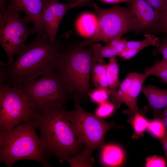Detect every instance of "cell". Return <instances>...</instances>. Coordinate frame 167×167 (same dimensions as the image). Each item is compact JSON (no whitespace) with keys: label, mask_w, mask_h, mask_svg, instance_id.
<instances>
[{"label":"cell","mask_w":167,"mask_h":167,"mask_svg":"<svg viewBox=\"0 0 167 167\" xmlns=\"http://www.w3.org/2000/svg\"><path fill=\"white\" fill-rule=\"evenodd\" d=\"M62 45L58 40L52 41L45 36H37L21 50L12 64L5 67V84L21 85L56 70Z\"/></svg>","instance_id":"cell-1"},{"label":"cell","mask_w":167,"mask_h":167,"mask_svg":"<svg viewBox=\"0 0 167 167\" xmlns=\"http://www.w3.org/2000/svg\"><path fill=\"white\" fill-rule=\"evenodd\" d=\"M71 113L63 105L41 113L33 120L40 132L45 156H56L60 162L63 158L75 155L84 148L71 124Z\"/></svg>","instance_id":"cell-2"},{"label":"cell","mask_w":167,"mask_h":167,"mask_svg":"<svg viewBox=\"0 0 167 167\" xmlns=\"http://www.w3.org/2000/svg\"><path fill=\"white\" fill-rule=\"evenodd\" d=\"M79 43L66 39L62 42L61 55L56 69L71 93L86 99L93 89L90 80L92 51L80 46Z\"/></svg>","instance_id":"cell-3"},{"label":"cell","mask_w":167,"mask_h":167,"mask_svg":"<svg viewBox=\"0 0 167 167\" xmlns=\"http://www.w3.org/2000/svg\"><path fill=\"white\" fill-rule=\"evenodd\" d=\"M33 120L18 125L10 130L0 131V161L7 167H11L22 160L34 161L44 167H50L36 133Z\"/></svg>","instance_id":"cell-4"},{"label":"cell","mask_w":167,"mask_h":167,"mask_svg":"<svg viewBox=\"0 0 167 167\" xmlns=\"http://www.w3.org/2000/svg\"><path fill=\"white\" fill-rule=\"evenodd\" d=\"M92 4L97 19V28L89 39L79 43L81 47L99 41L107 43L112 39L121 38L123 34L129 32L146 31L131 7L115 5L110 8L103 9L96 3L92 2Z\"/></svg>","instance_id":"cell-5"},{"label":"cell","mask_w":167,"mask_h":167,"mask_svg":"<svg viewBox=\"0 0 167 167\" xmlns=\"http://www.w3.org/2000/svg\"><path fill=\"white\" fill-rule=\"evenodd\" d=\"M20 86L29 103L41 113L63 106L73 96L56 70Z\"/></svg>","instance_id":"cell-6"},{"label":"cell","mask_w":167,"mask_h":167,"mask_svg":"<svg viewBox=\"0 0 167 167\" xmlns=\"http://www.w3.org/2000/svg\"><path fill=\"white\" fill-rule=\"evenodd\" d=\"M75 109L71 111L72 126L81 143L84 151L92 155L95 149L104 145L106 133L109 129L117 127L113 122H106L95 114L87 112L81 105L82 101L77 94H74Z\"/></svg>","instance_id":"cell-7"},{"label":"cell","mask_w":167,"mask_h":167,"mask_svg":"<svg viewBox=\"0 0 167 167\" xmlns=\"http://www.w3.org/2000/svg\"><path fill=\"white\" fill-rule=\"evenodd\" d=\"M41 113L28 102L20 85H0V130H10L23 122L36 118Z\"/></svg>","instance_id":"cell-8"},{"label":"cell","mask_w":167,"mask_h":167,"mask_svg":"<svg viewBox=\"0 0 167 167\" xmlns=\"http://www.w3.org/2000/svg\"><path fill=\"white\" fill-rule=\"evenodd\" d=\"M20 13L7 8L0 12V44L7 55V66L13 62L14 56L26 45L29 35L36 33L33 27L28 26L29 18L26 15L21 17Z\"/></svg>","instance_id":"cell-9"},{"label":"cell","mask_w":167,"mask_h":167,"mask_svg":"<svg viewBox=\"0 0 167 167\" xmlns=\"http://www.w3.org/2000/svg\"><path fill=\"white\" fill-rule=\"evenodd\" d=\"M72 4L60 3L55 0H46L43 5L42 24L46 36L52 41H56L58 30L61 20Z\"/></svg>","instance_id":"cell-10"},{"label":"cell","mask_w":167,"mask_h":167,"mask_svg":"<svg viewBox=\"0 0 167 167\" xmlns=\"http://www.w3.org/2000/svg\"><path fill=\"white\" fill-rule=\"evenodd\" d=\"M7 9L24 12L32 22L37 36H45L42 24L41 15L44 2L46 0H8Z\"/></svg>","instance_id":"cell-11"},{"label":"cell","mask_w":167,"mask_h":167,"mask_svg":"<svg viewBox=\"0 0 167 167\" xmlns=\"http://www.w3.org/2000/svg\"><path fill=\"white\" fill-rule=\"evenodd\" d=\"M131 8L145 31L154 32L160 19L154 9L144 0H131Z\"/></svg>","instance_id":"cell-12"},{"label":"cell","mask_w":167,"mask_h":167,"mask_svg":"<svg viewBox=\"0 0 167 167\" xmlns=\"http://www.w3.org/2000/svg\"><path fill=\"white\" fill-rule=\"evenodd\" d=\"M148 77L145 73L135 72V76L131 86L124 97L122 103L125 104L128 109L124 111V113L131 116L135 113L142 112L137 104L138 97L142 91L144 81Z\"/></svg>","instance_id":"cell-13"},{"label":"cell","mask_w":167,"mask_h":167,"mask_svg":"<svg viewBox=\"0 0 167 167\" xmlns=\"http://www.w3.org/2000/svg\"><path fill=\"white\" fill-rule=\"evenodd\" d=\"M142 92L150 107L155 111L167 107V88L161 89L149 84L143 87Z\"/></svg>","instance_id":"cell-14"},{"label":"cell","mask_w":167,"mask_h":167,"mask_svg":"<svg viewBox=\"0 0 167 167\" xmlns=\"http://www.w3.org/2000/svg\"><path fill=\"white\" fill-rule=\"evenodd\" d=\"M101 155L102 162L106 165L117 166L121 165L124 159L122 149L114 144L103 145Z\"/></svg>","instance_id":"cell-15"},{"label":"cell","mask_w":167,"mask_h":167,"mask_svg":"<svg viewBox=\"0 0 167 167\" xmlns=\"http://www.w3.org/2000/svg\"><path fill=\"white\" fill-rule=\"evenodd\" d=\"M76 28L81 35L86 37H91L95 33L97 26L96 15L89 13L82 14L76 22Z\"/></svg>","instance_id":"cell-16"},{"label":"cell","mask_w":167,"mask_h":167,"mask_svg":"<svg viewBox=\"0 0 167 167\" xmlns=\"http://www.w3.org/2000/svg\"><path fill=\"white\" fill-rule=\"evenodd\" d=\"M119 68L116 56L109 58L107 64L106 76L109 88L110 90V98L116 94L117 88L121 82L119 78Z\"/></svg>","instance_id":"cell-17"},{"label":"cell","mask_w":167,"mask_h":167,"mask_svg":"<svg viewBox=\"0 0 167 167\" xmlns=\"http://www.w3.org/2000/svg\"><path fill=\"white\" fill-rule=\"evenodd\" d=\"M104 60L92 63L91 79L95 88H109L106 76V66Z\"/></svg>","instance_id":"cell-18"},{"label":"cell","mask_w":167,"mask_h":167,"mask_svg":"<svg viewBox=\"0 0 167 167\" xmlns=\"http://www.w3.org/2000/svg\"><path fill=\"white\" fill-rule=\"evenodd\" d=\"M92 51V63L101 62L105 58H111L117 56L116 51L106 44L105 46L99 43H94L90 47Z\"/></svg>","instance_id":"cell-19"},{"label":"cell","mask_w":167,"mask_h":167,"mask_svg":"<svg viewBox=\"0 0 167 167\" xmlns=\"http://www.w3.org/2000/svg\"><path fill=\"white\" fill-rule=\"evenodd\" d=\"M144 73L148 77L153 75L159 78L163 83H167V61L161 60L155 62L150 67L146 68Z\"/></svg>","instance_id":"cell-20"},{"label":"cell","mask_w":167,"mask_h":167,"mask_svg":"<svg viewBox=\"0 0 167 167\" xmlns=\"http://www.w3.org/2000/svg\"><path fill=\"white\" fill-rule=\"evenodd\" d=\"M65 161H67L71 167H91L94 162L92 156L85 154L83 150L75 155L63 158L61 162Z\"/></svg>","instance_id":"cell-21"},{"label":"cell","mask_w":167,"mask_h":167,"mask_svg":"<svg viewBox=\"0 0 167 167\" xmlns=\"http://www.w3.org/2000/svg\"><path fill=\"white\" fill-rule=\"evenodd\" d=\"M144 36V39L141 41H127L126 47L139 49L141 51L146 47L150 46H156L157 47L160 43V39L154 35L145 34Z\"/></svg>","instance_id":"cell-22"},{"label":"cell","mask_w":167,"mask_h":167,"mask_svg":"<svg viewBox=\"0 0 167 167\" xmlns=\"http://www.w3.org/2000/svg\"><path fill=\"white\" fill-rule=\"evenodd\" d=\"M131 118L135 131L134 136L143 135V132L147 128L149 122L139 113H135Z\"/></svg>","instance_id":"cell-23"},{"label":"cell","mask_w":167,"mask_h":167,"mask_svg":"<svg viewBox=\"0 0 167 167\" xmlns=\"http://www.w3.org/2000/svg\"><path fill=\"white\" fill-rule=\"evenodd\" d=\"M147 129L152 135L159 140L164 137L166 131V129L161 119H155L149 122Z\"/></svg>","instance_id":"cell-24"},{"label":"cell","mask_w":167,"mask_h":167,"mask_svg":"<svg viewBox=\"0 0 167 167\" xmlns=\"http://www.w3.org/2000/svg\"><path fill=\"white\" fill-rule=\"evenodd\" d=\"M110 92L109 88H95L90 93L89 97L92 102L100 104L107 101L110 97Z\"/></svg>","instance_id":"cell-25"},{"label":"cell","mask_w":167,"mask_h":167,"mask_svg":"<svg viewBox=\"0 0 167 167\" xmlns=\"http://www.w3.org/2000/svg\"><path fill=\"white\" fill-rule=\"evenodd\" d=\"M115 108L112 102L107 101L100 104L96 109L95 114L101 118H106L113 113Z\"/></svg>","instance_id":"cell-26"},{"label":"cell","mask_w":167,"mask_h":167,"mask_svg":"<svg viewBox=\"0 0 167 167\" xmlns=\"http://www.w3.org/2000/svg\"><path fill=\"white\" fill-rule=\"evenodd\" d=\"M145 165L147 167H165L167 162L164 157H158L155 155L148 157L146 159Z\"/></svg>","instance_id":"cell-27"},{"label":"cell","mask_w":167,"mask_h":167,"mask_svg":"<svg viewBox=\"0 0 167 167\" xmlns=\"http://www.w3.org/2000/svg\"><path fill=\"white\" fill-rule=\"evenodd\" d=\"M152 7L160 18L161 14L167 6V0H144Z\"/></svg>","instance_id":"cell-28"},{"label":"cell","mask_w":167,"mask_h":167,"mask_svg":"<svg viewBox=\"0 0 167 167\" xmlns=\"http://www.w3.org/2000/svg\"><path fill=\"white\" fill-rule=\"evenodd\" d=\"M154 32L167 33V6L161 14Z\"/></svg>","instance_id":"cell-29"},{"label":"cell","mask_w":167,"mask_h":167,"mask_svg":"<svg viewBox=\"0 0 167 167\" xmlns=\"http://www.w3.org/2000/svg\"><path fill=\"white\" fill-rule=\"evenodd\" d=\"M153 52L154 55L161 54L162 60L167 61V37L164 38L159 45L153 50Z\"/></svg>","instance_id":"cell-30"},{"label":"cell","mask_w":167,"mask_h":167,"mask_svg":"<svg viewBox=\"0 0 167 167\" xmlns=\"http://www.w3.org/2000/svg\"><path fill=\"white\" fill-rule=\"evenodd\" d=\"M140 51L138 49L126 47L119 56L123 58L125 60H129L135 56Z\"/></svg>","instance_id":"cell-31"},{"label":"cell","mask_w":167,"mask_h":167,"mask_svg":"<svg viewBox=\"0 0 167 167\" xmlns=\"http://www.w3.org/2000/svg\"><path fill=\"white\" fill-rule=\"evenodd\" d=\"M163 148L165 154V159L167 163V130L164 137L160 140Z\"/></svg>","instance_id":"cell-32"},{"label":"cell","mask_w":167,"mask_h":167,"mask_svg":"<svg viewBox=\"0 0 167 167\" xmlns=\"http://www.w3.org/2000/svg\"><path fill=\"white\" fill-rule=\"evenodd\" d=\"M161 119L167 130V107L164 109L161 115Z\"/></svg>","instance_id":"cell-33"},{"label":"cell","mask_w":167,"mask_h":167,"mask_svg":"<svg viewBox=\"0 0 167 167\" xmlns=\"http://www.w3.org/2000/svg\"><path fill=\"white\" fill-rule=\"evenodd\" d=\"M107 3H118L122 2L130 3L131 0H100Z\"/></svg>","instance_id":"cell-34"},{"label":"cell","mask_w":167,"mask_h":167,"mask_svg":"<svg viewBox=\"0 0 167 167\" xmlns=\"http://www.w3.org/2000/svg\"><path fill=\"white\" fill-rule=\"evenodd\" d=\"M90 0H79L76 2L72 4L69 7V10L79 5L86 2Z\"/></svg>","instance_id":"cell-35"},{"label":"cell","mask_w":167,"mask_h":167,"mask_svg":"<svg viewBox=\"0 0 167 167\" xmlns=\"http://www.w3.org/2000/svg\"><path fill=\"white\" fill-rule=\"evenodd\" d=\"M7 0H0V8L1 11H4L6 9L5 6L6 5V1Z\"/></svg>","instance_id":"cell-36"},{"label":"cell","mask_w":167,"mask_h":167,"mask_svg":"<svg viewBox=\"0 0 167 167\" xmlns=\"http://www.w3.org/2000/svg\"><path fill=\"white\" fill-rule=\"evenodd\" d=\"M56 1H59L61 0H55ZM69 1V2H71L72 3H73L79 0H67Z\"/></svg>","instance_id":"cell-37"},{"label":"cell","mask_w":167,"mask_h":167,"mask_svg":"<svg viewBox=\"0 0 167 167\" xmlns=\"http://www.w3.org/2000/svg\"><path fill=\"white\" fill-rule=\"evenodd\" d=\"M166 84L167 85V83Z\"/></svg>","instance_id":"cell-38"}]
</instances>
